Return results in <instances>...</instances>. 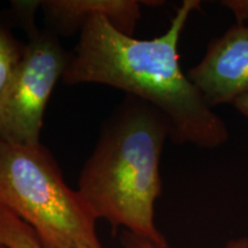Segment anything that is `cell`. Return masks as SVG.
Segmentation results:
<instances>
[{
	"instance_id": "cell-1",
	"label": "cell",
	"mask_w": 248,
	"mask_h": 248,
	"mask_svg": "<svg viewBox=\"0 0 248 248\" xmlns=\"http://www.w3.org/2000/svg\"><path fill=\"white\" fill-rule=\"evenodd\" d=\"M199 0H183L164 33L138 39L121 32L104 16L90 18L69 54L67 85L104 84L157 108L170 123V140L217 148L230 137L225 121L204 100L179 62L178 45Z\"/></svg>"
},
{
	"instance_id": "cell-2",
	"label": "cell",
	"mask_w": 248,
	"mask_h": 248,
	"mask_svg": "<svg viewBox=\"0 0 248 248\" xmlns=\"http://www.w3.org/2000/svg\"><path fill=\"white\" fill-rule=\"evenodd\" d=\"M170 123L157 108L128 95L102 126L78 178L82 194L98 219L169 248L155 224V202L162 193L160 160Z\"/></svg>"
},
{
	"instance_id": "cell-3",
	"label": "cell",
	"mask_w": 248,
	"mask_h": 248,
	"mask_svg": "<svg viewBox=\"0 0 248 248\" xmlns=\"http://www.w3.org/2000/svg\"><path fill=\"white\" fill-rule=\"evenodd\" d=\"M0 208L26 223L44 248H104L97 216L42 142L0 141Z\"/></svg>"
},
{
	"instance_id": "cell-4",
	"label": "cell",
	"mask_w": 248,
	"mask_h": 248,
	"mask_svg": "<svg viewBox=\"0 0 248 248\" xmlns=\"http://www.w3.org/2000/svg\"><path fill=\"white\" fill-rule=\"evenodd\" d=\"M26 31L23 58L0 99V141L7 144H39L46 106L69 61L70 52L51 30L33 24Z\"/></svg>"
},
{
	"instance_id": "cell-5",
	"label": "cell",
	"mask_w": 248,
	"mask_h": 248,
	"mask_svg": "<svg viewBox=\"0 0 248 248\" xmlns=\"http://www.w3.org/2000/svg\"><path fill=\"white\" fill-rule=\"evenodd\" d=\"M187 77L214 108L233 105L248 93V23H237L213 38Z\"/></svg>"
},
{
	"instance_id": "cell-6",
	"label": "cell",
	"mask_w": 248,
	"mask_h": 248,
	"mask_svg": "<svg viewBox=\"0 0 248 248\" xmlns=\"http://www.w3.org/2000/svg\"><path fill=\"white\" fill-rule=\"evenodd\" d=\"M142 1L137 0H44L40 8L47 29L57 36H71L83 29L90 18L104 16L111 26L133 36L141 16Z\"/></svg>"
},
{
	"instance_id": "cell-7",
	"label": "cell",
	"mask_w": 248,
	"mask_h": 248,
	"mask_svg": "<svg viewBox=\"0 0 248 248\" xmlns=\"http://www.w3.org/2000/svg\"><path fill=\"white\" fill-rule=\"evenodd\" d=\"M24 51L26 43L15 37L8 24L0 17V99L11 84Z\"/></svg>"
},
{
	"instance_id": "cell-8",
	"label": "cell",
	"mask_w": 248,
	"mask_h": 248,
	"mask_svg": "<svg viewBox=\"0 0 248 248\" xmlns=\"http://www.w3.org/2000/svg\"><path fill=\"white\" fill-rule=\"evenodd\" d=\"M0 244L7 248H44L26 223L0 208Z\"/></svg>"
},
{
	"instance_id": "cell-9",
	"label": "cell",
	"mask_w": 248,
	"mask_h": 248,
	"mask_svg": "<svg viewBox=\"0 0 248 248\" xmlns=\"http://www.w3.org/2000/svg\"><path fill=\"white\" fill-rule=\"evenodd\" d=\"M121 245L123 248H156L150 241L141 239L128 231H124L121 235ZM224 248H248V238L240 237L237 239L229 240Z\"/></svg>"
},
{
	"instance_id": "cell-10",
	"label": "cell",
	"mask_w": 248,
	"mask_h": 248,
	"mask_svg": "<svg viewBox=\"0 0 248 248\" xmlns=\"http://www.w3.org/2000/svg\"><path fill=\"white\" fill-rule=\"evenodd\" d=\"M224 6L233 14L237 23H248V0H223Z\"/></svg>"
},
{
	"instance_id": "cell-11",
	"label": "cell",
	"mask_w": 248,
	"mask_h": 248,
	"mask_svg": "<svg viewBox=\"0 0 248 248\" xmlns=\"http://www.w3.org/2000/svg\"><path fill=\"white\" fill-rule=\"evenodd\" d=\"M235 109H237L244 117H246L248 120V93L241 95L240 98H238L234 101V104L232 105Z\"/></svg>"
},
{
	"instance_id": "cell-12",
	"label": "cell",
	"mask_w": 248,
	"mask_h": 248,
	"mask_svg": "<svg viewBox=\"0 0 248 248\" xmlns=\"http://www.w3.org/2000/svg\"><path fill=\"white\" fill-rule=\"evenodd\" d=\"M0 248H7V247L4 246V245H1V244H0Z\"/></svg>"
}]
</instances>
